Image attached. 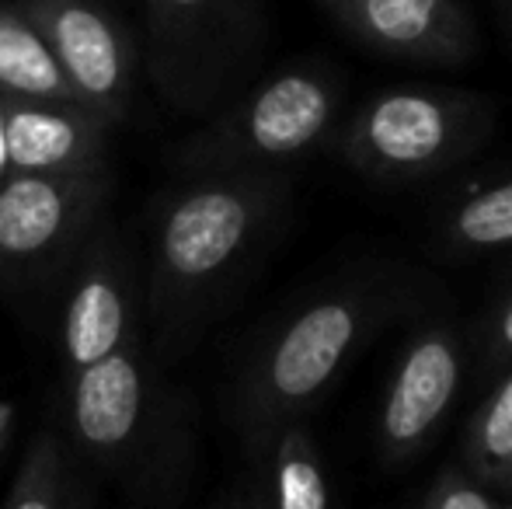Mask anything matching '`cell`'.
<instances>
[{"instance_id": "obj_13", "label": "cell", "mask_w": 512, "mask_h": 509, "mask_svg": "<svg viewBox=\"0 0 512 509\" xmlns=\"http://www.w3.org/2000/svg\"><path fill=\"white\" fill-rule=\"evenodd\" d=\"M429 248L443 262H474L512 252V175L488 178L453 196L432 217Z\"/></svg>"}, {"instance_id": "obj_14", "label": "cell", "mask_w": 512, "mask_h": 509, "mask_svg": "<svg viewBox=\"0 0 512 509\" xmlns=\"http://www.w3.org/2000/svg\"><path fill=\"white\" fill-rule=\"evenodd\" d=\"M0 98L77 102L60 63L14 0H0Z\"/></svg>"}, {"instance_id": "obj_22", "label": "cell", "mask_w": 512, "mask_h": 509, "mask_svg": "<svg viewBox=\"0 0 512 509\" xmlns=\"http://www.w3.org/2000/svg\"><path fill=\"white\" fill-rule=\"evenodd\" d=\"M216 509H265L258 499H248V496H230V499H223Z\"/></svg>"}, {"instance_id": "obj_20", "label": "cell", "mask_w": 512, "mask_h": 509, "mask_svg": "<svg viewBox=\"0 0 512 509\" xmlns=\"http://www.w3.org/2000/svg\"><path fill=\"white\" fill-rule=\"evenodd\" d=\"M70 509H95V492H91L88 478L81 475V468H77L74 489H70Z\"/></svg>"}, {"instance_id": "obj_4", "label": "cell", "mask_w": 512, "mask_h": 509, "mask_svg": "<svg viewBox=\"0 0 512 509\" xmlns=\"http://www.w3.org/2000/svg\"><path fill=\"white\" fill-rule=\"evenodd\" d=\"M495 102L478 91L405 84L359 102L338 116L324 147L373 185H425L450 175L488 147Z\"/></svg>"}, {"instance_id": "obj_19", "label": "cell", "mask_w": 512, "mask_h": 509, "mask_svg": "<svg viewBox=\"0 0 512 509\" xmlns=\"http://www.w3.org/2000/svg\"><path fill=\"white\" fill-rule=\"evenodd\" d=\"M478 363L492 374H506L512 367V293L488 314L478 335Z\"/></svg>"}, {"instance_id": "obj_8", "label": "cell", "mask_w": 512, "mask_h": 509, "mask_svg": "<svg viewBox=\"0 0 512 509\" xmlns=\"http://www.w3.org/2000/svg\"><path fill=\"white\" fill-rule=\"evenodd\" d=\"M464 363L467 342L450 321H432L411 335L377 415V457L384 468H405L425 454L457 401Z\"/></svg>"}, {"instance_id": "obj_11", "label": "cell", "mask_w": 512, "mask_h": 509, "mask_svg": "<svg viewBox=\"0 0 512 509\" xmlns=\"http://www.w3.org/2000/svg\"><path fill=\"white\" fill-rule=\"evenodd\" d=\"M136 335L140 332L133 328V265L102 220L63 272L60 377L70 381Z\"/></svg>"}, {"instance_id": "obj_6", "label": "cell", "mask_w": 512, "mask_h": 509, "mask_svg": "<svg viewBox=\"0 0 512 509\" xmlns=\"http://www.w3.org/2000/svg\"><path fill=\"white\" fill-rule=\"evenodd\" d=\"M147 70L168 105L206 112L234 95L269 42L262 0H140Z\"/></svg>"}, {"instance_id": "obj_16", "label": "cell", "mask_w": 512, "mask_h": 509, "mask_svg": "<svg viewBox=\"0 0 512 509\" xmlns=\"http://www.w3.org/2000/svg\"><path fill=\"white\" fill-rule=\"evenodd\" d=\"M77 461L56 429H42L21 457L4 509H70Z\"/></svg>"}, {"instance_id": "obj_9", "label": "cell", "mask_w": 512, "mask_h": 509, "mask_svg": "<svg viewBox=\"0 0 512 509\" xmlns=\"http://www.w3.org/2000/svg\"><path fill=\"white\" fill-rule=\"evenodd\" d=\"M363 53L405 67H464L478 53L467 0H314Z\"/></svg>"}, {"instance_id": "obj_23", "label": "cell", "mask_w": 512, "mask_h": 509, "mask_svg": "<svg viewBox=\"0 0 512 509\" xmlns=\"http://www.w3.org/2000/svg\"><path fill=\"white\" fill-rule=\"evenodd\" d=\"M499 7H502V21H506V28H509V39H512V0H499Z\"/></svg>"}, {"instance_id": "obj_10", "label": "cell", "mask_w": 512, "mask_h": 509, "mask_svg": "<svg viewBox=\"0 0 512 509\" xmlns=\"http://www.w3.org/2000/svg\"><path fill=\"white\" fill-rule=\"evenodd\" d=\"M63 77L74 98L88 109L102 112L108 123H119L133 98L136 53L122 25L98 0H14Z\"/></svg>"}, {"instance_id": "obj_12", "label": "cell", "mask_w": 512, "mask_h": 509, "mask_svg": "<svg viewBox=\"0 0 512 509\" xmlns=\"http://www.w3.org/2000/svg\"><path fill=\"white\" fill-rule=\"evenodd\" d=\"M112 126L81 102L0 98V157L7 171L32 175L105 168Z\"/></svg>"}, {"instance_id": "obj_5", "label": "cell", "mask_w": 512, "mask_h": 509, "mask_svg": "<svg viewBox=\"0 0 512 509\" xmlns=\"http://www.w3.org/2000/svg\"><path fill=\"white\" fill-rule=\"evenodd\" d=\"M345 102V81L317 60L290 63L258 81L234 105L175 150L185 178L220 171H269L324 147Z\"/></svg>"}, {"instance_id": "obj_7", "label": "cell", "mask_w": 512, "mask_h": 509, "mask_svg": "<svg viewBox=\"0 0 512 509\" xmlns=\"http://www.w3.org/2000/svg\"><path fill=\"white\" fill-rule=\"evenodd\" d=\"M112 168L0 178V290H39L60 279L84 248L112 199Z\"/></svg>"}, {"instance_id": "obj_2", "label": "cell", "mask_w": 512, "mask_h": 509, "mask_svg": "<svg viewBox=\"0 0 512 509\" xmlns=\"http://www.w3.org/2000/svg\"><path fill=\"white\" fill-rule=\"evenodd\" d=\"M60 436L136 506L175 509L196 475V405L150 360L143 335L63 381Z\"/></svg>"}, {"instance_id": "obj_24", "label": "cell", "mask_w": 512, "mask_h": 509, "mask_svg": "<svg viewBox=\"0 0 512 509\" xmlns=\"http://www.w3.org/2000/svg\"><path fill=\"white\" fill-rule=\"evenodd\" d=\"M495 485H502V489H512V457H509V464H506V471H502V478Z\"/></svg>"}, {"instance_id": "obj_3", "label": "cell", "mask_w": 512, "mask_h": 509, "mask_svg": "<svg viewBox=\"0 0 512 509\" xmlns=\"http://www.w3.org/2000/svg\"><path fill=\"white\" fill-rule=\"evenodd\" d=\"M293 206L286 168L185 178L154 220L147 311L164 339L196 328L209 307L283 231Z\"/></svg>"}, {"instance_id": "obj_1", "label": "cell", "mask_w": 512, "mask_h": 509, "mask_svg": "<svg viewBox=\"0 0 512 509\" xmlns=\"http://www.w3.org/2000/svg\"><path fill=\"white\" fill-rule=\"evenodd\" d=\"M422 293V272L380 265L324 286L279 321L248 356L230 401L244 454L265 457L279 429L304 419L373 335L422 307Z\"/></svg>"}, {"instance_id": "obj_15", "label": "cell", "mask_w": 512, "mask_h": 509, "mask_svg": "<svg viewBox=\"0 0 512 509\" xmlns=\"http://www.w3.org/2000/svg\"><path fill=\"white\" fill-rule=\"evenodd\" d=\"M265 457L272 468L269 509H331L328 475L304 419L279 429Z\"/></svg>"}, {"instance_id": "obj_18", "label": "cell", "mask_w": 512, "mask_h": 509, "mask_svg": "<svg viewBox=\"0 0 512 509\" xmlns=\"http://www.w3.org/2000/svg\"><path fill=\"white\" fill-rule=\"evenodd\" d=\"M422 509H502V506L481 489L478 478L464 475V471H457V468H446L443 475L432 482Z\"/></svg>"}, {"instance_id": "obj_17", "label": "cell", "mask_w": 512, "mask_h": 509, "mask_svg": "<svg viewBox=\"0 0 512 509\" xmlns=\"http://www.w3.org/2000/svg\"><path fill=\"white\" fill-rule=\"evenodd\" d=\"M512 457V367L502 374L492 398L471 415L464 436L467 475L495 485Z\"/></svg>"}, {"instance_id": "obj_21", "label": "cell", "mask_w": 512, "mask_h": 509, "mask_svg": "<svg viewBox=\"0 0 512 509\" xmlns=\"http://www.w3.org/2000/svg\"><path fill=\"white\" fill-rule=\"evenodd\" d=\"M14 422H18V408H14V401H0V457H4V450H7Z\"/></svg>"}]
</instances>
